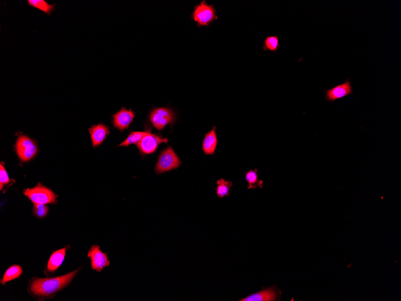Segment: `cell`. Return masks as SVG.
Returning a JSON list of instances; mask_svg holds the SVG:
<instances>
[{
  "label": "cell",
  "mask_w": 401,
  "mask_h": 301,
  "mask_svg": "<svg viewBox=\"0 0 401 301\" xmlns=\"http://www.w3.org/2000/svg\"><path fill=\"white\" fill-rule=\"evenodd\" d=\"M78 271L53 279H36L31 282L29 290L37 297H49L56 295L73 281Z\"/></svg>",
  "instance_id": "cell-1"
},
{
  "label": "cell",
  "mask_w": 401,
  "mask_h": 301,
  "mask_svg": "<svg viewBox=\"0 0 401 301\" xmlns=\"http://www.w3.org/2000/svg\"><path fill=\"white\" fill-rule=\"evenodd\" d=\"M181 164L182 163L179 157L171 147H169L161 153L155 167V172L157 174L170 172L179 168Z\"/></svg>",
  "instance_id": "cell-2"
},
{
  "label": "cell",
  "mask_w": 401,
  "mask_h": 301,
  "mask_svg": "<svg viewBox=\"0 0 401 301\" xmlns=\"http://www.w3.org/2000/svg\"><path fill=\"white\" fill-rule=\"evenodd\" d=\"M34 204L56 203L57 196L53 191L39 183L36 187L23 191Z\"/></svg>",
  "instance_id": "cell-3"
},
{
  "label": "cell",
  "mask_w": 401,
  "mask_h": 301,
  "mask_svg": "<svg viewBox=\"0 0 401 301\" xmlns=\"http://www.w3.org/2000/svg\"><path fill=\"white\" fill-rule=\"evenodd\" d=\"M192 18L198 23V26H208L217 18L214 6L209 5L204 1L195 7Z\"/></svg>",
  "instance_id": "cell-4"
},
{
  "label": "cell",
  "mask_w": 401,
  "mask_h": 301,
  "mask_svg": "<svg viewBox=\"0 0 401 301\" xmlns=\"http://www.w3.org/2000/svg\"><path fill=\"white\" fill-rule=\"evenodd\" d=\"M16 149L19 158L23 162L29 161L37 153V146L28 136L20 135L17 140Z\"/></svg>",
  "instance_id": "cell-5"
},
{
  "label": "cell",
  "mask_w": 401,
  "mask_h": 301,
  "mask_svg": "<svg viewBox=\"0 0 401 301\" xmlns=\"http://www.w3.org/2000/svg\"><path fill=\"white\" fill-rule=\"evenodd\" d=\"M150 119L153 126L161 130L167 125L173 124L176 119V114L170 108H157L151 112Z\"/></svg>",
  "instance_id": "cell-6"
},
{
  "label": "cell",
  "mask_w": 401,
  "mask_h": 301,
  "mask_svg": "<svg viewBox=\"0 0 401 301\" xmlns=\"http://www.w3.org/2000/svg\"><path fill=\"white\" fill-rule=\"evenodd\" d=\"M167 142V138H162L159 135L148 132L137 145L140 153L147 155L155 152L160 144Z\"/></svg>",
  "instance_id": "cell-7"
},
{
  "label": "cell",
  "mask_w": 401,
  "mask_h": 301,
  "mask_svg": "<svg viewBox=\"0 0 401 301\" xmlns=\"http://www.w3.org/2000/svg\"><path fill=\"white\" fill-rule=\"evenodd\" d=\"M325 99L328 102H333L353 94L350 79L348 78L344 83L337 85L333 88L324 90Z\"/></svg>",
  "instance_id": "cell-8"
},
{
  "label": "cell",
  "mask_w": 401,
  "mask_h": 301,
  "mask_svg": "<svg viewBox=\"0 0 401 301\" xmlns=\"http://www.w3.org/2000/svg\"><path fill=\"white\" fill-rule=\"evenodd\" d=\"M88 257L91 260V268L97 272H101L110 265L107 254L103 252L98 245L92 246L89 250Z\"/></svg>",
  "instance_id": "cell-9"
},
{
  "label": "cell",
  "mask_w": 401,
  "mask_h": 301,
  "mask_svg": "<svg viewBox=\"0 0 401 301\" xmlns=\"http://www.w3.org/2000/svg\"><path fill=\"white\" fill-rule=\"evenodd\" d=\"M134 116V112L123 108L113 116V124L120 130L127 129L131 124Z\"/></svg>",
  "instance_id": "cell-10"
},
{
  "label": "cell",
  "mask_w": 401,
  "mask_h": 301,
  "mask_svg": "<svg viewBox=\"0 0 401 301\" xmlns=\"http://www.w3.org/2000/svg\"><path fill=\"white\" fill-rule=\"evenodd\" d=\"M278 290L274 287H269L259 292L252 294L241 301H275L278 299Z\"/></svg>",
  "instance_id": "cell-11"
},
{
  "label": "cell",
  "mask_w": 401,
  "mask_h": 301,
  "mask_svg": "<svg viewBox=\"0 0 401 301\" xmlns=\"http://www.w3.org/2000/svg\"><path fill=\"white\" fill-rule=\"evenodd\" d=\"M89 132L91 135L92 146L95 148L101 145L104 141L109 134V131L108 126L104 124H99L92 126L89 129Z\"/></svg>",
  "instance_id": "cell-12"
},
{
  "label": "cell",
  "mask_w": 401,
  "mask_h": 301,
  "mask_svg": "<svg viewBox=\"0 0 401 301\" xmlns=\"http://www.w3.org/2000/svg\"><path fill=\"white\" fill-rule=\"evenodd\" d=\"M218 143L216 126H214L213 129L205 134L203 140L202 149H203L205 155H214Z\"/></svg>",
  "instance_id": "cell-13"
},
{
  "label": "cell",
  "mask_w": 401,
  "mask_h": 301,
  "mask_svg": "<svg viewBox=\"0 0 401 301\" xmlns=\"http://www.w3.org/2000/svg\"><path fill=\"white\" fill-rule=\"evenodd\" d=\"M66 248L61 249L60 250L55 251L49 260L47 265L48 271L54 272L62 264L65 255H66Z\"/></svg>",
  "instance_id": "cell-14"
},
{
  "label": "cell",
  "mask_w": 401,
  "mask_h": 301,
  "mask_svg": "<svg viewBox=\"0 0 401 301\" xmlns=\"http://www.w3.org/2000/svg\"><path fill=\"white\" fill-rule=\"evenodd\" d=\"M22 269L20 266L14 265L10 267L6 271L4 276H3V279L1 280V283L2 285H5L6 283L19 278L22 275Z\"/></svg>",
  "instance_id": "cell-15"
},
{
  "label": "cell",
  "mask_w": 401,
  "mask_h": 301,
  "mask_svg": "<svg viewBox=\"0 0 401 301\" xmlns=\"http://www.w3.org/2000/svg\"><path fill=\"white\" fill-rule=\"evenodd\" d=\"M218 187L216 188L217 194L219 198L228 197L229 193L231 190L232 183L231 181H227L225 179H219L217 181Z\"/></svg>",
  "instance_id": "cell-16"
},
{
  "label": "cell",
  "mask_w": 401,
  "mask_h": 301,
  "mask_svg": "<svg viewBox=\"0 0 401 301\" xmlns=\"http://www.w3.org/2000/svg\"><path fill=\"white\" fill-rule=\"evenodd\" d=\"M245 179L249 184L248 189H256L257 187L262 188L263 182L258 179L256 170H251L246 173Z\"/></svg>",
  "instance_id": "cell-17"
},
{
  "label": "cell",
  "mask_w": 401,
  "mask_h": 301,
  "mask_svg": "<svg viewBox=\"0 0 401 301\" xmlns=\"http://www.w3.org/2000/svg\"><path fill=\"white\" fill-rule=\"evenodd\" d=\"M279 47V41L277 35L267 37L265 40L263 41V50L266 51H270L271 52H277Z\"/></svg>",
  "instance_id": "cell-18"
},
{
  "label": "cell",
  "mask_w": 401,
  "mask_h": 301,
  "mask_svg": "<svg viewBox=\"0 0 401 301\" xmlns=\"http://www.w3.org/2000/svg\"><path fill=\"white\" fill-rule=\"evenodd\" d=\"M149 132V131H148ZM148 132H132L130 133L128 137L119 146L127 147L132 144H137L140 141L144 136L147 134Z\"/></svg>",
  "instance_id": "cell-19"
},
{
  "label": "cell",
  "mask_w": 401,
  "mask_h": 301,
  "mask_svg": "<svg viewBox=\"0 0 401 301\" xmlns=\"http://www.w3.org/2000/svg\"><path fill=\"white\" fill-rule=\"evenodd\" d=\"M28 2L30 6L38 9L49 15L53 11L54 8V6L49 5L44 0H29Z\"/></svg>",
  "instance_id": "cell-20"
},
{
  "label": "cell",
  "mask_w": 401,
  "mask_h": 301,
  "mask_svg": "<svg viewBox=\"0 0 401 301\" xmlns=\"http://www.w3.org/2000/svg\"><path fill=\"white\" fill-rule=\"evenodd\" d=\"M33 213L36 217L43 218L49 213V209L45 206V204H34Z\"/></svg>",
  "instance_id": "cell-21"
},
{
  "label": "cell",
  "mask_w": 401,
  "mask_h": 301,
  "mask_svg": "<svg viewBox=\"0 0 401 301\" xmlns=\"http://www.w3.org/2000/svg\"><path fill=\"white\" fill-rule=\"evenodd\" d=\"M9 182L8 174L6 172V170L2 163L0 166V189L2 190L3 187L8 184Z\"/></svg>",
  "instance_id": "cell-22"
}]
</instances>
